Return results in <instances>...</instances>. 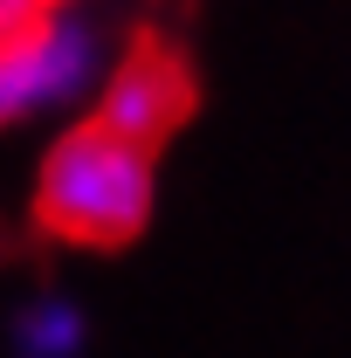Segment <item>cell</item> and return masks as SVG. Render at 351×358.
Segmentation results:
<instances>
[{"label":"cell","instance_id":"6da1fadb","mask_svg":"<svg viewBox=\"0 0 351 358\" xmlns=\"http://www.w3.org/2000/svg\"><path fill=\"white\" fill-rule=\"evenodd\" d=\"M152 193H159V159L83 117L48 145L28 214L35 234L55 248H124L152 221Z\"/></svg>","mask_w":351,"mask_h":358},{"label":"cell","instance_id":"7a4b0ae2","mask_svg":"<svg viewBox=\"0 0 351 358\" xmlns=\"http://www.w3.org/2000/svg\"><path fill=\"white\" fill-rule=\"evenodd\" d=\"M193 110H200V76H193L186 48L166 42L159 28H138L131 48L117 55V69L103 76V96H96L89 117H96L103 131L131 138L138 152L159 159V145L186 131Z\"/></svg>","mask_w":351,"mask_h":358},{"label":"cell","instance_id":"3957f363","mask_svg":"<svg viewBox=\"0 0 351 358\" xmlns=\"http://www.w3.org/2000/svg\"><path fill=\"white\" fill-rule=\"evenodd\" d=\"M83 345V324L69 303H35L21 317V358H76Z\"/></svg>","mask_w":351,"mask_h":358},{"label":"cell","instance_id":"277c9868","mask_svg":"<svg viewBox=\"0 0 351 358\" xmlns=\"http://www.w3.org/2000/svg\"><path fill=\"white\" fill-rule=\"evenodd\" d=\"M48 14H55V0H0V42H14V35L42 28Z\"/></svg>","mask_w":351,"mask_h":358}]
</instances>
